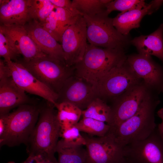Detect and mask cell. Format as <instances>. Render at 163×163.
Masks as SVG:
<instances>
[{
	"mask_svg": "<svg viewBox=\"0 0 163 163\" xmlns=\"http://www.w3.org/2000/svg\"><path fill=\"white\" fill-rule=\"evenodd\" d=\"M26 104H36L11 77L0 79V115L8 113L13 109Z\"/></svg>",
	"mask_w": 163,
	"mask_h": 163,
	"instance_id": "e0dca14e",
	"label": "cell"
},
{
	"mask_svg": "<svg viewBox=\"0 0 163 163\" xmlns=\"http://www.w3.org/2000/svg\"><path fill=\"white\" fill-rule=\"evenodd\" d=\"M18 61L37 79L57 94L66 80L74 74V67L47 55L28 61Z\"/></svg>",
	"mask_w": 163,
	"mask_h": 163,
	"instance_id": "5b68a950",
	"label": "cell"
},
{
	"mask_svg": "<svg viewBox=\"0 0 163 163\" xmlns=\"http://www.w3.org/2000/svg\"><path fill=\"white\" fill-rule=\"evenodd\" d=\"M0 31L13 43L23 60L28 61L46 55L39 49L24 26H0Z\"/></svg>",
	"mask_w": 163,
	"mask_h": 163,
	"instance_id": "2e32d148",
	"label": "cell"
},
{
	"mask_svg": "<svg viewBox=\"0 0 163 163\" xmlns=\"http://www.w3.org/2000/svg\"><path fill=\"white\" fill-rule=\"evenodd\" d=\"M40 24L56 40L61 43L62 35L67 29L58 20L55 11H52L46 20Z\"/></svg>",
	"mask_w": 163,
	"mask_h": 163,
	"instance_id": "83f0119b",
	"label": "cell"
},
{
	"mask_svg": "<svg viewBox=\"0 0 163 163\" xmlns=\"http://www.w3.org/2000/svg\"><path fill=\"white\" fill-rule=\"evenodd\" d=\"M82 135L86 142L87 163H119L124 158L123 148L109 132L101 137Z\"/></svg>",
	"mask_w": 163,
	"mask_h": 163,
	"instance_id": "30bf717a",
	"label": "cell"
},
{
	"mask_svg": "<svg viewBox=\"0 0 163 163\" xmlns=\"http://www.w3.org/2000/svg\"><path fill=\"white\" fill-rule=\"evenodd\" d=\"M124 50L88 43L82 59L73 66L75 75L93 85L112 69L126 61Z\"/></svg>",
	"mask_w": 163,
	"mask_h": 163,
	"instance_id": "7a4b0ae2",
	"label": "cell"
},
{
	"mask_svg": "<svg viewBox=\"0 0 163 163\" xmlns=\"http://www.w3.org/2000/svg\"><path fill=\"white\" fill-rule=\"evenodd\" d=\"M8 163H15L14 161H10L8 162Z\"/></svg>",
	"mask_w": 163,
	"mask_h": 163,
	"instance_id": "8d00e7d4",
	"label": "cell"
},
{
	"mask_svg": "<svg viewBox=\"0 0 163 163\" xmlns=\"http://www.w3.org/2000/svg\"><path fill=\"white\" fill-rule=\"evenodd\" d=\"M20 54L12 41L0 31V56L5 61H18V57Z\"/></svg>",
	"mask_w": 163,
	"mask_h": 163,
	"instance_id": "f546056e",
	"label": "cell"
},
{
	"mask_svg": "<svg viewBox=\"0 0 163 163\" xmlns=\"http://www.w3.org/2000/svg\"><path fill=\"white\" fill-rule=\"evenodd\" d=\"M163 3V0H153L142 8L121 12L113 18V26L122 34L128 36L132 29L140 27V22L145 15L157 11Z\"/></svg>",
	"mask_w": 163,
	"mask_h": 163,
	"instance_id": "ac0fdd59",
	"label": "cell"
},
{
	"mask_svg": "<svg viewBox=\"0 0 163 163\" xmlns=\"http://www.w3.org/2000/svg\"><path fill=\"white\" fill-rule=\"evenodd\" d=\"M110 0H73V6L83 15L94 18L106 13V5Z\"/></svg>",
	"mask_w": 163,
	"mask_h": 163,
	"instance_id": "7402d4cb",
	"label": "cell"
},
{
	"mask_svg": "<svg viewBox=\"0 0 163 163\" xmlns=\"http://www.w3.org/2000/svg\"><path fill=\"white\" fill-rule=\"evenodd\" d=\"M157 114L162 120L161 122L158 125L157 128L161 136L163 139V108L158 111Z\"/></svg>",
	"mask_w": 163,
	"mask_h": 163,
	"instance_id": "e575fe53",
	"label": "cell"
},
{
	"mask_svg": "<svg viewBox=\"0 0 163 163\" xmlns=\"http://www.w3.org/2000/svg\"><path fill=\"white\" fill-rule=\"evenodd\" d=\"M5 61L13 80L19 88L25 92L44 98L55 107L58 94L37 79L18 60Z\"/></svg>",
	"mask_w": 163,
	"mask_h": 163,
	"instance_id": "7c38bea8",
	"label": "cell"
},
{
	"mask_svg": "<svg viewBox=\"0 0 163 163\" xmlns=\"http://www.w3.org/2000/svg\"><path fill=\"white\" fill-rule=\"evenodd\" d=\"M126 62L138 78L143 79L147 85L163 91V69L154 62L151 57L140 54L126 57Z\"/></svg>",
	"mask_w": 163,
	"mask_h": 163,
	"instance_id": "5bb4252c",
	"label": "cell"
},
{
	"mask_svg": "<svg viewBox=\"0 0 163 163\" xmlns=\"http://www.w3.org/2000/svg\"><path fill=\"white\" fill-rule=\"evenodd\" d=\"M159 103V100H153L147 95L134 115L114 129L110 130L116 142L123 148L149 136L157 127L154 112Z\"/></svg>",
	"mask_w": 163,
	"mask_h": 163,
	"instance_id": "3957f363",
	"label": "cell"
},
{
	"mask_svg": "<svg viewBox=\"0 0 163 163\" xmlns=\"http://www.w3.org/2000/svg\"><path fill=\"white\" fill-rule=\"evenodd\" d=\"M29 0H0V25L23 26L30 20Z\"/></svg>",
	"mask_w": 163,
	"mask_h": 163,
	"instance_id": "d6986e66",
	"label": "cell"
},
{
	"mask_svg": "<svg viewBox=\"0 0 163 163\" xmlns=\"http://www.w3.org/2000/svg\"><path fill=\"white\" fill-rule=\"evenodd\" d=\"M87 25L82 16L64 31L61 45L64 61L68 66L73 67L83 59L87 43Z\"/></svg>",
	"mask_w": 163,
	"mask_h": 163,
	"instance_id": "9c48e42d",
	"label": "cell"
},
{
	"mask_svg": "<svg viewBox=\"0 0 163 163\" xmlns=\"http://www.w3.org/2000/svg\"><path fill=\"white\" fill-rule=\"evenodd\" d=\"M58 94L56 104L69 102L82 110L97 97L92 84L75 75L66 80Z\"/></svg>",
	"mask_w": 163,
	"mask_h": 163,
	"instance_id": "4fadbf2b",
	"label": "cell"
},
{
	"mask_svg": "<svg viewBox=\"0 0 163 163\" xmlns=\"http://www.w3.org/2000/svg\"><path fill=\"white\" fill-rule=\"evenodd\" d=\"M42 106L24 104L8 113L7 132L0 139V147L26 144L37 121Z\"/></svg>",
	"mask_w": 163,
	"mask_h": 163,
	"instance_id": "277c9868",
	"label": "cell"
},
{
	"mask_svg": "<svg viewBox=\"0 0 163 163\" xmlns=\"http://www.w3.org/2000/svg\"><path fill=\"white\" fill-rule=\"evenodd\" d=\"M8 113L0 115V139L4 137L7 130L8 125Z\"/></svg>",
	"mask_w": 163,
	"mask_h": 163,
	"instance_id": "836d02e7",
	"label": "cell"
},
{
	"mask_svg": "<svg viewBox=\"0 0 163 163\" xmlns=\"http://www.w3.org/2000/svg\"><path fill=\"white\" fill-rule=\"evenodd\" d=\"M83 17L86 23L89 43L104 48L124 49L130 43L128 36H124L117 30L113 26V18L108 15Z\"/></svg>",
	"mask_w": 163,
	"mask_h": 163,
	"instance_id": "8992f818",
	"label": "cell"
},
{
	"mask_svg": "<svg viewBox=\"0 0 163 163\" xmlns=\"http://www.w3.org/2000/svg\"><path fill=\"white\" fill-rule=\"evenodd\" d=\"M57 117L60 126L75 125L82 116V110L75 105L67 102L56 104Z\"/></svg>",
	"mask_w": 163,
	"mask_h": 163,
	"instance_id": "cb8c5ba5",
	"label": "cell"
},
{
	"mask_svg": "<svg viewBox=\"0 0 163 163\" xmlns=\"http://www.w3.org/2000/svg\"><path fill=\"white\" fill-rule=\"evenodd\" d=\"M144 86L138 84L115 99L108 124L110 129L116 128L134 115L147 95Z\"/></svg>",
	"mask_w": 163,
	"mask_h": 163,
	"instance_id": "8fae6325",
	"label": "cell"
},
{
	"mask_svg": "<svg viewBox=\"0 0 163 163\" xmlns=\"http://www.w3.org/2000/svg\"><path fill=\"white\" fill-rule=\"evenodd\" d=\"M23 26L43 53L50 57L65 62L61 44L44 29L39 22L31 20Z\"/></svg>",
	"mask_w": 163,
	"mask_h": 163,
	"instance_id": "9a60e30c",
	"label": "cell"
},
{
	"mask_svg": "<svg viewBox=\"0 0 163 163\" xmlns=\"http://www.w3.org/2000/svg\"><path fill=\"white\" fill-rule=\"evenodd\" d=\"M21 163H57L49 158L40 155H28L26 159Z\"/></svg>",
	"mask_w": 163,
	"mask_h": 163,
	"instance_id": "d6a6232c",
	"label": "cell"
},
{
	"mask_svg": "<svg viewBox=\"0 0 163 163\" xmlns=\"http://www.w3.org/2000/svg\"><path fill=\"white\" fill-rule=\"evenodd\" d=\"M54 107L48 102L42 106L37 121L25 145L28 155H42L57 163L54 155L60 125Z\"/></svg>",
	"mask_w": 163,
	"mask_h": 163,
	"instance_id": "6da1fadb",
	"label": "cell"
},
{
	"mask_svg": "<svg viewBox=\"0 0 163 163\" xmlns=\"http://www.w3.org/2000/svg\"><path fill=\"white\" fill-rule=\"evenodd\" d=\"M80 132L91 136L101 137L109 131L110 126L105 122L90 118L83 117L75 125Z\"/></svg>",
	"mask_w": 163,
	"mask_h": 163,
	"instance_id": "d4e9b609",
	"label": "cell"
},
{
	"mask_svg": "<svg viewBox=\"0 0 163 163\" xmlns=\"http://www.w3.org/2000/svg\"><path fill=\"white\" fill-rule=\"evenodd\" d=\"M147 4L143 0H110L106 5V13L108 15L114 11L124 12L133 9L142 8Z\"/></svg>",
	"mask_w": 163,
	"mask_h": 163,
	"instance_id": "4316f807",
	"label": "cell"
},
{
	"mask_svg": "<svg viewBox=\"0 0 163 163\" xmlns=\"http://www.w3.org/2000/svg\"><path fill=\"white\" fill-rule=\"evenodd\" d=\"M124 157L133 163H163V139L157 127L147 138L123 148Z\"/></svg>",
	"mask_w": 163,
	"mask_h": 163,
	"instance_id": "ba28073f",
	"label": "cell"
},
{
	"mask_svg": "<svg viewBox=\"0 0 163 163\" xmlns=\"http://www.w3.org/2000/svg\"><path fill=\"white\" fill-rule=\"evenodd\" d=\"M139 79L125 61L112 69L93 86L97 97L103 100L115 99L138 85Z\"/></svg>",
	"mask_w": 163,
	"mask_h": 163,
	"instance_id": "52a82bcc",
	"label": "cell"
},
{
	"mask_svg": "<svg viewBox=\"0 0 163 163\" xmlns=\"http://www.w3.org/2000/svg\"><path fill=\"white\" fill-rule=\"evenodd\" d=\"M130 43L139 54L149 57L155 56L163 62V24L150 34L136 37Z\"/></svg>",
	"mask_w": 163,
	"mask_h": 163,
	"instance_id": "ffe728a7",
	"label": "cell"
},
{
	"mask_svg": "<svg viewBox=\"0 0 163 163\" xmlns=\"http://www.w3.org/2000/svg\"><path fill=\"white\" fill-rule=\"evenodd\" d=\"M119 163H133L130 161L128 160L127 159L125 158L122 159V160Z\"/></svg>",
	"mask_w": 163,
	"mask_h": 163,
	"instance_id": "d590c367",
	"label": "cell"
},
{
	"mask_svg": "<svg viewBox=\"0 0 163 163\" xmlns=\"http://www.w3.org/2000/svg\"><path fill=\"white\" fill-rule=\"evenodd\" d=\"M55 11L56 17L60 24L67 29L74 24L81 16V14L73 13L64 8L56 7Z\"/></svg>",
	"mask_w": 163,
	"mask_h": 163,
	"instance_id": "4dcf8cb0",
	"label": "cell"
},
{
	"mask_svg": "<svg viewBox=\"0 0 163 163\" xmlns=\"http://www.w3.org/2000/svg\"><path fill=\"white\" fill-rule=\"evenodd\" d=\"M55 6L50 0H29V13L31 20L40 24L43 22Z\"/></svg>",
	"mask_w": 163,
	"mask_h": 163,
	"instance_id": "484cf974",
	"label": "cell"
},
{
	"mask_svg": "<svg viewBox=\"0 0 163 163\" xmlns=\"http://www.w3.org/2000/svg\"><path fill=\"white\" fill-rule=\"evenodd\" d=\"M56 152L57 163H87V152L83 145L71 144L61 139L58 141Z\"/></svg>",
	"mask_w": 163,
	"mask_h": 163,
	"instance_id": "44dd1931",
	"label": "cell"
},
{
	"mask_svg": "<svg viewBox=\"0 0 163 163\" xmlns=\"http://www.w3.org/2000/svg\"><path fill=\"white\" fill-rule=\"evenodd\" d=\"M111 110L102 99L97 97L82 111V118H90L106 123L110 122Z\"/></svg>",
	"mask_w": 163,
	"mask_h": 163,
	"instance_id": "603a6c76",
	"label": "cell"
},
{
	"mask_svg": "<svg viewBox=\"0 0 163 163\" xmlns=\"http://www.w3.org/2000/svg\"><path fill=\"white\" fill-rule=\"evenodd\" d=\"M75 125L60 126V137L66 142L74 145H85V138Z\"/></svg>",
	"mask_w": 163,
	"mask_h": 163,
	"instance_id": "f1b7e54d",
	"label": "cell"
},
{
	"mask_svg": "<svg viewBox=\"0 0 163 163\" xmlns=\"http://www.w3.org/2000/svg\"><path fill=\"white\" fill-rule=\"evenodd\" d=\"M50 1L54 5L56 8H62L73 13L82 15L73 6L72 1L71 0H50Z\"/></svg>",
	"mask_w": 163,
	"mask_h": 163,
	"instance_id": "1f68e13d",
	"label": "cell"
}]
</instances>
